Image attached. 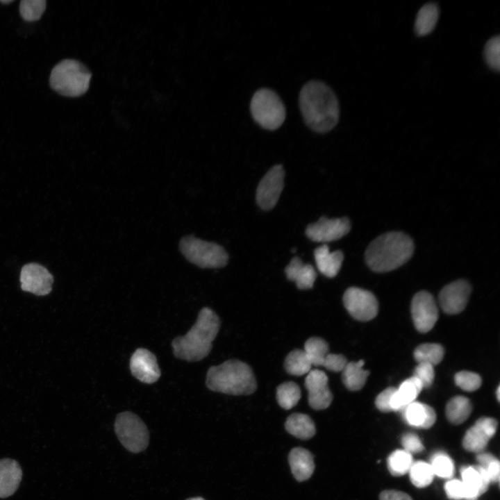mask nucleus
<instances>
[{"mask_svg":"<svg viewBox=\"0 0 500 500\" xmlns=\"http://www.w3.org/2000/svg\"><path fill=\"white\" fill-rule=\"evenodd\" d=\"M395 389L396 388L394 387H388L376 397L375 404L379 410L384 412L392 411L390 401Z\"/></svg>","mask_w":500,"mask_h":500,"instance_id":"44","label":"nucleus"},{"mask_svg":"<svg viewBox=\"0 0 500 500\" xmlns=\"http://www.w3.org/2000/svg\"><path fill=\"white\" fill-rule=\"evenodd\" d=\"M292 473L298 481L308 479L315 469L313 456L311 453L302 447L292 449L288 457Z\"/></svg>","mask_w":500,"mask_h":500,"instance_id":"22","label":"nucleus"},{"mask_svg":"<svg viewBox=\"0 0 500 500\" xmlns=\"http://www.w3.org/2000/svg\"><path fill=\"white\" fill-rule=\"evenodd\" d=\"M350 229L351 224L347 217L328 219L322 217L307 226L306 234L312 241L327 242L342 238Z\"/></svg>","mask_w":500,"mask_h":500,"instance_id":"12","label":"nucleus"},{"mask_svg":"<svg viewBox=\"0 0 500 500\" xmlns=\"http://www.w3.org/2000/svg\"><path fill=\"white\" fill-rule=\"evenodd\" d=\"M343 303L349 313L359 321L372 319L378 313V303L376 297L362 288H349L344 293Z\"/></svg>","mask_w":500,"mask_h":500,"instance_id":"9","label":"nucleus"},{"mask_svg":"<svg viewBox=\"0 0 500 500\" xmlns=\"http://www.w3.org/2000/svg\"><path fill=\"white\" fill-rule=\"evenodd\" d=\"M347 362V358L343 355L329 353L322 366L328 370L339 372L343 370Z\"/></svg>","mask_w":500,"mask_h":500,"instance_id":"43","label":"nucleus"},{"mask_svg":"<svg viewBox=\"0 0 500 500\" xmlns=\"http://www.w3.org/2000/svg\"><path fill=\"white\" fill-rule=\"evenodd\" d=\"M414 252L412 240L402 232L381 235L367 247L365 258L368 267L376 272H387L405 264Z\"/></svg>","mask_w":500,"mask_h":500,"instance_id":"3","label":"nucleus"},{"mask_svg":"<svg viewBox=\"0 0 500 500\" xmlns=\"http://www.w3.org/2000/svg\"><path fill=\"white\" fill-rule=\"evenodd\" d=\"M403 450L412 453H417L424 450L423 444L419 438L415 433L404 434L401 440Z\"/></svg>","mask_w":500,"mask_h":500,"instance_id":"42","label":"nucleus"},{"mask_svg":"<svg viewBox=\"0 0 500 500\" xmlns=\"http://www.w3.org/2000/svg\"><path fill=\"white\" fill-rule=\"evenodd\" d=\"M91 77L90 71L84 64L76 60L65 59L52 69L49 85L62 96L77 97L88 91Z\"/></svg>","mask_w":500,"mask_h":500,"instance_id":"5","label":"nucleus"},{"mask_svg":"<svg viewBox=\"0 0 500 500\" xmlns=\"http://www.w3.org/2000/svg\"><path fill=\"white\" fill-rule=\"evenodd\" d=\"M484 58L488 65L493 70L500 69V38H491L484 47Z\"/></svg>","mask_w":500,"mask_h":500,"instance_id":"39","label":"nucleus"},{"mask_svg":"<svg viewBox=\"0 0 500 500\" xmlns=\"http://www.w3.org/2000/svg\"><path fill=\"white\" fill-rule=\"evenodd\" d=\"M328 378L320 369H311L305 379V387L308 392V403L314 410L327 408L333 400V394L328 385Z\"/></svg>","mask_w":500,"mask_h":500,"instance_id":"15","label":"nucleus"},{"mask_svg":"<svg viewBox=\"0 0 500 500\" xmlns=\"http://www.w3.org/2000/svg\"><path fill=\"white\" fill-rule=\"evenodd\" d=\"M301 397L300 388L294 382H284L277 387V401L280 406L285 410H290L295 406Z\"/></svg>","mask_w":500,"mask_h":500,"instance_id":"30","label":"nucleus"},{"mask_svg":"<svg viewBox=\"0 0 500 500\" xmlns=\"http://www.w3.org/2000/svg\"><path fill=\"white\" fill-rule=\"evenodd\" d=\"M303 351L312 365L322 366L326 356L329 353V347L323 338L312 337L306 341Z\"/></svg>","mask_w":500,"mask_h":500,"instance_id":"31","label":"nucleus"},{"mask_svg":"<svg viewBox=\"0 0 500 500\" xmlns=\"http://www.w3.org/2000/svg\"><path fill=\"white\" fill-rule=\"evenodd\" d=\"M379 499L380 500H412L406 493L394 490L383 491L380 494Z\"/></svg>","mask_w":500,"mask_h":500,"instance_id":"45","label":"nucleus"},{"mask_svg":"<svg viewBox=\"0 0 500 500\" xmlns=\"http://www.w3.org/2000/svg\"><path fill=\"white\" fill-rule=\"evenodd\" d=\"M408 473L412 483L419 488L429 485L435 476L430 463L422 460L413 462Z\"/></svg>","mask_w":500,"mask_h":500,"instance_id":"34","label":"nucleus"},{"mask_svg":"<svg viewBox=\"0 0 500 500\" xmlns=\"http://www.w3.org/2000/svg\"><path fill=\"white\" fill-rule=\"evenodd\" d=\"M497 421L491 417H481L465 433L462 447L468 451L479 453L485 451L490 440L497 429Z\"/></svg>","mask_w":500,"mask_h":500,"instance_id":"14","label":"nucleus"},{"mask_svg":"<svg viewBox=\"0 0 500 500\" xmlns=\"http://www.w3.org/2000/svg\"><path fill=\"white\" fill-rule=\"evenodd\" d=\"M364 364L362 360L349 362L342 371V380L348 390L357 391L365 385L369 372L363 369Z\"/></svg>","mask_w":500,"mask_h":500,"instance_id":"26","label":"nucleus"},{"mask_svg":"<svg viewBox=\"0 0 500 500\" xmlns=\"http://www.w3.org/2000/svg\"><path fill=\"white\" fill-rule=\"evenodd\" d=\"M439 8L434 3L424 5L418 11L415 22V31L418 36H424L433 31L439 17Z\"/></svg>","mask_w":500,"mask_h":500,"instance_id":"27","label":"nucleus"},{"mask_svg":"<svg viewBox=\"0 0 500 500\" xmlns=\"http://www.w3.org/2000/svg\"><path fill=\"white\" fill-rule=\"evenodd\" d=\"M53 276L42 265L31 262L24 265L20 273L22 290L38 296H44L51 291Z\"/></svg>","mask_w":500,"mask_h":500,"instance_id":"13","label":"nucleus"},{"mask_svg":"<svg viewBox=\"0 0 500 500\" xmlns=\"http://www.w3.org/2000/svg\"><path fill=\"white\" fill-rule=\"evenodd\" d=\"M288 280L294 281L300 290L312 288L317 274L313 267L304 264L298 257H294L285 269Z\"/></svg>","mask_w":500,"mask_h":500,"instance_id":"20","label":"nucleus"},{"mask_svg":"<svg viewBox=\"0 0 500 500\" xmlns=\"http://www.w3.org/2000/svg\"><path fill=\"white\" fill-rule=\"evenodd\" d=\"M46 8L45 0H23L20 1L19 12L22 18L28 22L38 20Z\"/></svg>","mask_w":500,"mask_h":500,"instance_id":"37","label":"nucleus"},{"mask_svg":"<svg viewBox=\"0 0 500 500\" xmlns=\"http://www.w3.org/2000/svg\"><path fill=\"white\" fill-rule=\"evenodd\" d=\"M423 387L420 382L413 376L403 381L391 398L390 407L392 411H401L416 399Z\"/></svg>","mask_w":500,"mask_h":500,"instance_id":"23","label":"nucleus"},{"mask_svg":"<svg viewBox=\"0 0 500 500\" xmlns=\"http://www.w3.org/2000/svg\"><path fill=\"white\" fill-rule=\"evenodd\" d=\"M299 106L306 124L315 132H328L338 122V99L322 82L311 81L303 85L299 94Z\"/></svg>","mask_w":500,"mask_h":500,"instance_id":"1","label":"nucleus"},{"mask_svg":"<svg viewBox=\"0 0 500 500\" xmlns=\"http://www.w3.org/2000/svg\"><path fill=\"white\" fill-rule=\"evenodd\" d=\"M206 383L213 392L233 395L251 394L257 388L251 367L235 359L210 367L206 374Z\"/></svg>","mask_w":500,"mask_h":500,"instance_id":"4","label":"nucleus"},{"mask_svg":"<svg viewBox=\"0 0 500 500\" xmlns=\"http://www.w3.org/2000/svg\"><path fill=\"white\" fill-rule=\"evenodd\" d=\"M22 471L19 463L10 458L0 460V498L12 495L20 484Z\"/></svg>","mask_w":500,"mask_h":500,"instance_id":"18","label":"nucleus"},{"mask_svg":"<svg viewBox=\"0 0 500 500\" xmlns=\"http://www.w3.org/2000/svg\"><path fill=\"white\" fill-rule=\"evenodd\" d=\"M476 460L485 471L490 483H499L500 477V464L497 458L492 454L488 452H481L476 454Z\"/></svg>","mask_w":500,"mask_h":500,"instance_id":"36","label":"nucleus"},{"mask_svg":"<svg viewBox=\"0 0 500 500\" xmlns=\"http://www.w3.org/2000/svg\"><path fill=\"white\" fill-rule=\"evenodd\" d=\"M430 465L434 473L442 478L451 479L454 474V465L451 458L445 453L438 451L435 453L431 458Z\"/></svg>","mask_w":500,"mask_h":500,"instance_id":"35","label":"nucleus"},{"mask_svg":"<svg viewBox=\"0 0 500 500\" xmlns=\"http://www.w3.org/2000/svg\"><path fill=\"white\" fill-rule=\"evenodd\" d=\"M411 314L414 325L420 333L431 331L438 318L435 301L427 291H420L415 294L411 302Z\"/></svg>","mask_w":500,"mask_h":500,"instance_id":"11","label":"nucleus"},{"mask_svg":"<svg viewBox=\"0 0 500 500\" xmlns=\"http://www.w3.org/2000/svg\"><path fill=\"white\" fill-rule=\"evenodd\" d=\"M13 0H0V2L2 3H10Z\"/></svg>","mask_w":500,"mask_h":500,"instance_id":"48","label":"nucleus"},{"mask_svg":"<svg viewBox=\"0 0 500 500\" xmlns=\"http://www.w3.org/2000/svg\"><path fill=\"white\" fill-rule=\"evenodd\" d=\"M285 427L289 433L302 440L311 438L316 432L312 419L303 413L290 415L286 419Z\"/></svg>","mask_w":500,"mask_h":500,"instance_id":"25","label":"nucleus"},{"mask_svg":"<svg viewBox=\"0 0 500 500\" xmlns=\"http://www.w3.org/2000/svg\"><path fill=\"white\" fill-rule=\"evenodd\" d=\"M179 248L188 260L202 268L222 267L228 262V254L222 247L194 236L183 238Z\"/></svg>","mask_w":500,"mask_h":500,"instance_id":"7","label":"nucleus"},{"mask_svg":"<svg viewBox=\"0 0 500 500\" xmlns=\"http://www.w3.org/2000/svg\"><path fill=\"white\" fill-rule=\"evenodd\" d=\"M314 257L318 270L328 278H333L338 274L344 260L341 251L331 252L326 244L315 249Z\"/></svg>","mask_w":500,"mask_h":500,"instance_id":"21","label":"nucleus"},{"mask_svg":"<svg viewBox=\"0 0 500 500\" xmlns=\"http://www.w3.org/2000/svg\"><path fill=\"white\" fill-rule=\"evenodd\" d=\"M284 367L290 374L302 376L311 370L312 364L303 350L294 349L286 356Z\"/></svg>","mask_w":500,"mask_h":500,"instance_id":"29","label":"nucleus"},{"mask_svg":"<svg viewBox=\"0 0 500 500\" xmlns=\"http://www.w3.org/2000/svg\"><path fill=\"white\" fill-rule=\"evenodd\" d=\"M413 376L420 382L423 388H428L434 380V366L428 363H418L415 369Z\"/></svg>","mask_w":500,"mask_h":500,"instance_id":"41","label":"nucleus"},{"mask_svg":"<svg viewBox=\"0 0 500 500\" xmlns=\"http://www.w3.org/2000/svg\"><path fill=\"white\" fill-rule=\"evenodd\" d=\"M413 462L412 454L403 449H397L388 456V468L392 475L400 476L409 472Z\"/></svg>","mask_w":500,"mask_h":500,"instance_id":"32","label":"nucleus"},{"mask_svg":"<svg viewBox=\"0 0 500 500\" xmlns=\"http://www.w3.org/2000/svg\"><path fill=\"white\" fill-rule=\"evenodd\" d=\"M220 327L218 315L210 308H203L190 330L172 342L175 357L190 362L199 361L206 357L212 349Z\"/></svg>","mask_w":500,"mask_h":500,"instance_id":"2","label":"nucleus"},{"mask_svg":"<svg viewBox=\"0 0 500 500\" xmlns=\"http://www.w3.org/2000/svg\"><path fill=\"white\" fill-rule=\"evenodd\" d=\"M284 169L281 165L272 167L260 180L256 190V201L263 210L273 208L284 187Z\"/></svg>","mask_w":500,"mask_h":500,"instance_id":"10","label":"nucleus"},{"mask_svg":"<svg viewBox=\"0 0 500 500\" xmlns=\"http://www.w3.org/2000/svg\"><path fill=\"white\" fill-rule=\"evenodd\" d=\"M250 110L253 119L261 127L269 131L278 128L284 122L286 112L279 96L268 88L257 90L251 101Z\"/></svg>","mask_w":500,"mask_h":500,"instance_id":"6","label":"nucleus"},{"mask_svg":"<svg viewBox=\"0 0 500 500\" xmlns=\"http://www.w3.org/2000/svg\"><path fill=\"white\" fill-rule=\"evenodd\" d=\"M186 500H205V499H203L202 497H198L190 498V499H186Z\"/></svg>","mask_w":500,"mask_h":500,"instance_id":"47","label":"nucleus"},{"mask_svg":"<svg viewBox=\"0 0 500 500\" xmlns=\"http://www.w3.org/2000/svg\"><path fill=\"white\" fill-rule=\"evenodd\" d=\"M444 356L443 347L436 343H424L418 346L414 351V358L418 362L438 365Z\"/></svg>","mask_w":500,"mask_h":500,"instance_id":"33","label":"nucleus"},{"mask_svg":"<svg viewBox=\"0 0 500 500\" xmlns=\"http://www.w3.org/2000/svg\"><path fill=\"white\" fill-rule=\"evenodd\" d=\"M496 394H497L498 401H499V399H500V388H499V386L497 389Z\"/></svg>","mask_w":500,"mask_h":500,"instance_id":"46","label":"nucleus"},{"mask_svg":"<svg viewBox=\"0 0 500 500\" xmlns=\"http://www.w3.org/2000/svg\"><path fill=\"white\" fill-rule=\"evenodd\" d=\"M401 412L405 422L417 428H429L436 420V414L433 408L417 401L408 404Z\"/></svg>","mask_w":500,"mask_h":500,"instance_id":"19","label":"nucleus"},{"mask_svg":"<svg viewBox=\"0 0 500 500\" xmlns=\"http://www.w3.org/2000/svg\"><path fill=\"white\" fill-rule=\"evenodd\" d=\"M444 490L449 499L453 500H476L461 480L451 478L446 482Z\"/></svg>","mask_w":500,"mask_h":500,"instance_id":"38","label":"nucleus"},{"mask_svg":"<svg viewBox=\"0 0 500 500\" xmlns=\"http://www.w3.org/2000/svg\"><path fill=\"white\" fill-rule=\"evenodd\" d=\"M455 383L462 390L467 392H473L478 390L481 385V376L474 372L461 371L455 375Z\"/></svg>","mask_w":500,"mask_h":500,"instance_id":"40","label":"nucleus"},{"mask_svg":"<svg viewBox=\"0 0 500 500\" xmlns=\"http://www.w3.org/2000/svg\"><path fill=\"white\" fill-rule=\"evenodd\" d=\"M472 406L469 399L463 396H456L449 400L446 406V415L453 424L464 422L471 414Z\"/></svg>","mask_w":500,"mask_h":500,"instance_id":"28","label":"nucleus"},{"mask_svg":"<svg viewBox=\"0 0 500 500\" xmlns=\"http://www.w3.org/2000/svg\"><path fill=\"white\" fill-rule=\"evenodd\" d=\"M460 475L462 482L477 498L488 490L490 481L480 465L463 466Z\"/></svg>","mask_w":500,"mask_h":500,"instance_id":"24","label":"nucleus"},{"mask_svg":"<svg viewBox=\"0 0 500 500\" xmlns=\"http://www.w3.org/2000/svg\"><path fill=\"white\" fill-rule=\"evenodd\" d=\"M470 293L471 286L465 280L459 279L447 285L439 294L442 309L451 315L462 312L468 302Z\"/></svg>","mask_w":500,"mask_h":500,"instance_id":"16","label":"nucleus"},{"mask_svg":"<svg viewBox=\"0 0 500 500\" xmlns=\"http://www.w3.org/2000/svg\"><path fill=\"white\" fill-rule=\"evenodd\" d=\"M114 427L119 440L128 451L139 453L147 447L149 431L137 415L129 411L118 414Z\"/></svg>","mask_w":500,"mask_h":500,"instance_id":"8","label":"nucleus"},{"mask_svg":"<svg viewBox=\"0 0 500 500\" xmlns=\"http://www.w3.org/2000/svg\"><path fill=\"white\" fill-rule=\"evenodd\" d=\"M130 369L132 375L140 381L151 384L160 376V370L155 355L149 350L139 348L130 359Z\"/></svg>","mask_w":500,"mask_h":500,"instance_id":"17","label":"nucleus"}]
</instances>
